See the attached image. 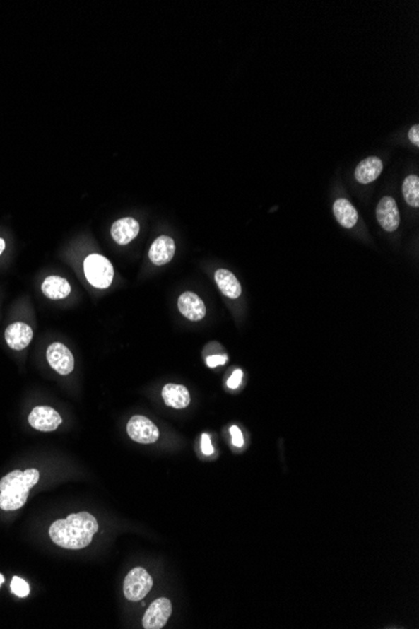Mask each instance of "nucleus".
I'll list each match as a JSON object with an SVG mask.
<instances>
[{"instance_id":"obj_1","label":"nucleus","mask_w":419,"mask_h":629,"mask_svg":"<svg viewBox=\"0 0 419 629\" xmlns=\"http://www.w3.org/2000/svg\"><path fill=\"white\" fill-rule=\"evenodd\" d=\"M97 531L98 523L95 517L83 512L54 522L49 528V536L61 548L78 551L90 544Z\"/></svg>"},{"instance_id":"obj_2","label":"nucleus","mask_w":419,"mask_h":629,"mask_svg":"<svg viewBox=\"0 0 419 629\" xmlns=\"http://www.w3.org/2000/svg\"><path fill=\"white\" fill-rule=\"evenodd\" d=\"M40 478L37 469L9 472L0 480V509L4 512L22 509L28 500L29 491L40 481Z\"/></svg>"},{"instance_id":"obj_3","label":"nucleus","mask_w":419,"mask_h":629,"mask_svg":"<svg viewBox=\"0 0 419 629\" xmlns=\"http://www.w3.org/2000/svg\"><path fill=\"white\" fill-rule=\"evenodd\" d=\"M84 274L93 287L107 289L112 286L114 269L111 261L103 255L90 254L84 260Z\"/></svg>"},{"instance_id":"obj_4","label":"nucleus","mask_w":419,"mask_h":629,"mask_svg":"<svg viewBox=\"0 0 419 629\" xmlns=\"http://www.w3.org/2000/svg\"><path fill=\"white\" fill-rule=\"evenodd\" d=\"M153 587V579L143 568H134L124 579L123 592L124 596L131 601L143 599Z\"/></svg>"},{"instance_id":"obj_5","label":"nucleus","mask_w":419,"mask_h":629,"mask_svg":"<svg viewBox=\"0 0 419 629\" xmlns=\"http://www.w3.org/2000/svg\"><path fill=\"white\" fill-rule=\"evenodd\" d=\"M129 437L138 444H155L160 437V431L156 425L147 417L134 416L127 425Z\"/></svg>"},{"instance_id":"obj_6","label":"nucleus","mask_w":419,"mask_h":629,"mask_svg":"<svg viewBox=\"0 0 419 629\" xmlns=\"http://www.w3.org/2000/svg\"><path fill=\"white\" fill-rule=\"evenodd\" d=\"M47 360L52 368L61 376H68L74 370L72 352L61 343H52L47 349Z\"/></svg>"},{"instance_id":"obj_7","label":"nucleus","mask_w":419,"mask_h":629,"mask_svg":"<svg viewBox=\"0 0 419 629\" xmlns=\"http://www.w3.org/2000/svg\"><path fill=\"white\" fill-rule=\"evenodd\" d=\"M28 422L30 426L38 431L52 433L61 426L63 420L54 408L49 406H38L34 407L29 413Z\"/></svg>"},{"instance_id":"obj_8","label":"nucleus","mask_w":419,"mask_h":629,"mask_svg":"<svg viewBox=\"0 0 419 629\" xmlns=\"http://www.w3.org/2000/svg\"><path fill=\"white\" fill-rule=\"evenodd\" d=\"M172 606L167 598H158L146 611L142 619V625L146 629H161L167 623L171 617Z\"/></svg>"},{"instance_id":"obj_9","label":"nucleus","mask_w":419,"mask_h":629,"mask_svg":"<svg viewBox=\"0 0 419 629\" xmlns=\"http://www.w3.org/2000/svg\"><path fill=\"white\" fill-rule=\"evenodd\" d=\"M377 220L386 231H396L401 223L399 210L396 200L391 196L383 197L377 206Z\"/></svg>"},{"instance_id":"obj_10","label":"nucleus","mask_w":419,"mask_h":629,"mask_svg":"<svg viewBox=\"0 0 419 629\" xmlns=\"http://www.w3.org/2000/svg\"><path fill=\"white\" fill-rule=\"evenodd\" d=\"M6 342L14 351L27 348L33 339V329L27 323L16 322L6 329Z\"/></svg>"},{"instance_id":"obj_11","label":"nucleus","mask_w":419,"mask_h":629,"mask_svg":"<svg viewBox=\"0 0 419 629\" xmlns=\"http://www.w3.org/2000/svg\"><path fill=\"white\" fill-rule=\"evenodd\" d=\"M179 310L184 318L192 322H199L206 315V305L197 294L192 292H186L179 295Z\"/></svg>"},{"instance_id":"obj_12","label":"nucleus","mask_w":419,"mask_h":629,"mask_svg":"<svg viewBox=\"0 0 419 629\" xmlns=\"http://www.w3.org/2000/svg\"><path fill=\"white\" fill-rule=\"evenodd\" d=\"M175 250H176V245H175L174 239L170 236L161 235L158 236L152 244L150 252H148V257L153 264L161 266V265L167 264L172 260Z\"/></svg>"},{"instance_id":"obj_13","label":"nucleus","mask_w":419,"mask_h":629,"mask_svg":"<svg viewBox=\"0 0 419 629\" xmlns=\"http://www.w3.org/2000/svg\"><path fill=\"white\" fill-rule=\"evenodd\" d=\"M140 233V224L134 218H123L112 225L111 235L119 245H127Z\"/></svg>"},{"instance_id":"obj_14","label":"nucleus","mask_w":419,"mask_h":629,"mask_svg":"<svg viewBox=\"0 0 419 629\" xmlns=\"http://www.w3.org/2000/svg\"><path fill=\"white\" fill-rule=\"evenodd\" d=\"M163 399L166 405L181 410L190 405L191 396L189 389L182 384L168 383L163 389Z\"/></svg>"},{"instance_id":"obj_15","label":"nucleus","mask_w":419,"mask_h":629,"mask_svg":"<svg viewBox=\"0 0 419 629\" xmlns=\"http://www.w3.org/2000/svg\"><path fill=\"white\" fill-rule=\"evenodd\" d=\"M383 171V163L379 158L377 156H370L363 160L362 163H359L354 176L358 181L359 184H370L373 181L377 180L379 177V175Z\"/></svg>"},{"instance_id":"obj_16","label":"nucleus","mask_w":419,"mask_h":629,"mask_svg":"<svg viewBox=\"0 0 419 629\" xmlns=\"http://www.w3.org/2000/svg\"><path fill=\"white\" fill-rule=\"evenodd\" d=\"M42 292L47 298L52 300L67 298L72 292L71 284L67 279L58 276H47L42 284Z\"/></svg>"},{"instance_id":"obj_17","label":"nucleus","mask_w":419,"mask_h":629,"mask_svg":"<svg viewBox=\"0 0 419 629\" xmlns=\"http://www.w3.org/2000/svg\"><path fill=\"white\" fill-rule=\"evenodd\" d=\"M215 281L218 284L220 292L226 295L228 298L236 299L241 295V284L231 271L226 269H218L215 273Z\"/></svg>"},{"instance_id":"obj_18","label":"nucleus","mask_w":419,"mask_h":629,"mask_svg":"<svg viewBox=\"0 0 419 629\" xmlns=\"http://www.w3.org/2000/svg\"><path fill=\"white\" fill-rule=\"evenodd\" d=\"M334 215L338 223L347 229H352L358 221V213L347 199H338L334 203Z\"/></svg>"},{"instance_id":"obj_19","label":"nucleus","mask_w":419,"mask_h":629,"mask_svg":"<svg viewBox=\"0 0 419 629\" xmlns=\"http://www.w3.org/2000/svg\"><path fill=\"white\" fill-rule=\"evenodd\" d=\"M403 196L406 201L413 208L419 206V177L417 175L407 176L402 185Z\"/></svg>"},{"instance_id":"obj_20","label":"nucleus","mask_w":419,"mask_h":629,"mask_svg":"<svg viewBox=\"0 0 419 629\" xmlns=\"http://www.w3.org/2000/svg\"><path fill=\"white\" fill-rule=\"evenodd\" d=\"M11 589L16 596H20V598H25V596H28L29 592H30L28 583L24 579L19 578V577L13 578Z\"/></svg>"},{"instance_id":"obj_21","label":"nucleus","mask_w":419,"mask_h":629,"mask_svg":"<svg viewBox=\"0 0 419 629\" xmlns=\"http://www.w3.org/2000/svg\"><path fill=\"white\" fill-rule=\"evenodd\" d=\"M228 355L226 354H215V355H210V357H207L206 363L210 368H213V367H218V365H223L228 362Z\"/></svg>"},{"instance_id":"obj_22","label":"nucleus","mask_w":419,"mask_h":629,"mask_svg":"<svg viewBox=\"0 0 419 629\" xmlns=\"http://www.w3.org/2000/svg\"><path fill=\"white\" fill-rule=\"evenodd\" d=\"M231 438H232V444L236 447H242L244 446V436L241 433L240 428L237 426H231L230 428Z\"/></svg>"},{"instance_id":"obj_23","label":"nucleus","mask_w":419,"mask_h":629,"mask_svg":"<svg viewBox=\"0 0 419 629\" xmlns=\"http://www.w3.org/2000/svg\"><path fill=\"white\" fill-rule=\"evenodd\" d=\"M201 449L202 452H203V455L211 456L213 454L211 438H210V436H208L207 433H203L201 436Z\"/></svg>"},{"instance_id":"obj_24","label":"nucleus","mask_w":419,"mask_h":629,"mask_svg":"<svg viewBox=\"0 0 419 629\" xmlns=\"http://www.w3.org/2000/svg\"><path fill=\"white\" fill-rule=\"evenodd\" d=\"M242 376H244L242 371H241V370H236V371L231 375L229 380H228V387L232 388V389L239 387L241 381H242Z\"/></svg>"},{"instance_id":"obj_25","label":"nucleus","mask_w":419,"mask_h":629,"mask_svg":"<svg viewBox=\"0 0 419 629\" xmlns=\"http://www.w3.org/2000/svg\"><path fill=\"white\" fill-rule=\"evenodd\" d=\"M409 140L413 142L415 146H419V126L418 124H414L412 126V129H409L408 132Z\"/></svg>"},{"instance_id":"obj_26","label":"nucleus","mask_w":419,"mask_h":629,"mask_svg":"<svg viewBox=\"0 0 419 629\" xmlns=\"http://www.w3.org/2000/svg\"><path fill=\"white\" fill-rule=\"evenodd\" d=\"M4 249H6V242H4V239H1V237H0V255L3 254V252H4Z\"/></svg>"},{"instance_id":"obj_27","label":"nucleus","mask_w":419,"mask_h":629,"mask_svg":"<svg viewBox=\"0 0 419 629\" xmlns=\"http://www.w3.org/2000/svg\"><path fill=\"white\" fill-rule=\"evenodd\" d=\"M3 583H4V577L0 574V585L3 584Z\"/></svg>"}]
</instances>
